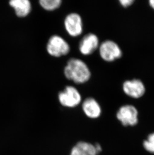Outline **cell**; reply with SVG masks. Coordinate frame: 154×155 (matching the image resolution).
<instances>
[{
  "mask_svg": "<svg viewBox=\"0 0 154 155\" xmlns=\"http://www.w3.org/2000/svg\"><path fill=\"white\" fill-rule=\"evenodd\" d=\"M64 74L68 80L78 84L88 82L91 78V72L87 64L76 58L69 59L64 68Z\"/></svg>",
  "mask_w": 154,
  "mask_h": 155,
  "instance_id": "obj_1",
  "label": "cell"
},
{
  "mask_svg": "<svg viewBox=\"0 0 154 155\" xmlns=\"http://www.w3.org/2000/svg\"><path fill=\"white\" fill-rule=\"evenodd\" d=\"M70 49L68 43L58 35L50 37L47 43V51L53 57L58 58L67 55L70 53Z\"/></svg>",
  "mask_w": 154,
  "mask_h": 155,
  "instance_id": "obj_2",
  "label": "cell"
},
{
  "mask_svg": "<svg viewBox=\"0 0 154 155\" xmlns=\"http://www.w3.org/2000/svg\"><path fill=\"white\" fill-rule=\"evenodd\" d=\"M58 96L60 104L67 108L76 107L82 102L81 94L74 86H66Z\"/></svg>",
  "mask_w": 154,
  "mask_h": 155,
  "instance_id": "obj_3",
  "label": "cell"
},
{
  "mask_svg": "<svg viewBox=\"0 0 154 155\" xmlns=\"http://www.w3.org/2000/svg\"><path fill=\"white\" fill-rule=\"evenodd\" d=\"M101 58L105 61L113 62L122 56V51L114 41L107 40L104 41L99 47Z\"/></svg>",
  "mask_w": 154,
  "mask_h": 155,
  "instance_id": "obj_4",
  "label": "cell"
},
{
  "mask_svg": "<svg viewBox=\"0 0 154 155\" xmlns=\"http://www.w3.org/2000/svg\"><path fill=\"white\" fill-rule=\"evenodd\" d=\"M116 117L124 127H134L138 123V111L133 105L126 104L118 110Z\"/></svg>",
  "mask_w": 154,
  "mask_h": 155,
  "instance_id": "obj_5",
  "label": "cell"
},
{
  "mask_svg": "<svg viewBox=\"0 0 154 155\" xmlns=\"http://www.w3.org/2000/svg\"><path fill=\"white\" fill-rule=\"evenodd\" d=\"M64 24L66 31L70 36L77 37L83 33V20L81 16L77 13L67 15L64 20Z\"/></svg>",
  "mask_w": 154,
  "mask_h": 155,
  "instance_id": "obj_6",
  "label": "cell"
},
{
  "mask_svg": "<svg viewBox=\"0 0 154 155\" xmlns=\"http://www.w3.org/2000/svg\"><path fill=\"white\" fill-rule=\"evenodd\" d=\"M100 45L98 37L90 33L82 38L79 45V50L83 55H90L99 49Z\"/></svg>",
  "mask_w": 154,
  "mask_h": 155,
  "instance_id": "obj_7",
  "label": "cell"
},
{
  "mask_svg": "<svg viewBox=\"0 0 154 155\" xmlns=\"http://www.w3.org/2000/svg\"><path fill=\"white\" fill-rule=\"evenodd\" d=\"M123 90L128 97L134 98H140L146 91L144 84L138 79L125 81L123 84Z\"/></svg>",
  "mask_w": 154,
  "mask_h": 155,
  "instance_id": "obj_8",
  "label": "cell"
},
{
  "mask_svg": "<svg viewBox=\"0 0 154 155\" xmlns=\"http://www.w3.org/2000/svg\"><path fill=\"white\" fill-rule=\"evenodd\" d=\"M82 107L85 114L90 119H98L102 114L101 105L93 97L86 98L82 103Z\"/></svg>",
  "mask_w": 154,
  "mask_h": 155,
  "instance_id": "obj_9",
  "label": "cell"
},
{
  "mask_svg": "<svg viewBox=\"0 0 154 155\" xmlns=\"http://www.w3.org/2000/svg\"><path fill=\"white\" fill-rule=\"evenodd\" d=\"M10 5L14 8L16 15L19 17H25L31 12V3L28 0H12Z\"/></svg>",
  "mask_w": 154,
  "mask_h": 155,
  "instance_id": "obj_10",
  "label": "cell"
},
{
  "mask_svg": "<svg viewBox=\"0 0 154 155\" xmlns=\"http://www.w3.org/2000/svg\"><path fill=\"white\" fill-rule=\"evenodd\" d=\"M85 155H98L95 145L84 141H80L75 145Z\"/></svg>",
  "mask_w": 154,
  "mask_h": 155,
  "instance_id": "obj_11",
  "label": "cell"
},
{
  "mask_svg": "<svg viewBox=\"0 0 154 155\" xmlns=\"http://www.w3.org/2000/svg\"><path fill=\"white\" fill-rule=\"evenodd\" d=\"M61 0H40V5L47 11H53L58 9L61 6Z\"/></svg>",
  "mask_w": 154,
  "mask_h": 155,
  "instance_id": "obj_12",
  "label": "cell"
},
{
  "mask_svg": "<svg viewBox=\"0 0 154 155\" xmlns=\"http://www.w3.org/2000/svg\"><path fill=\"white\" fill-rule=\"evenodd\" d=\"M143 146L146 151L154 154V133L148 135L147 139L144 140Z\"/></svg>",
  "mask_w": 154,
  "mask_h": 155,
  "instance_id": "obj_13",
  "label": "cell"
},
{
  "mask_svg": "<svg viewBox=\"0 0 154 155\" xmlns=\"http://www.w3.org/2000/svg\"><path fill=\"white\" fill-rule=\"evenodd\" d=\"M120 3L124 8H128L134 3L133 0H120Z\"/></svg>",
  "mask_w": 154,
  "mask_h": 155,
  "instance_id": "obj_14",
  "label": "cell"
},
{
  "mask_svg": "<svg viewBox=\"0 0 154 155\" xmlns=\"http://www.w3.org/2000/svg\"><path fill=\"white\" fill-rule=\"evenodd\" d=\"M70 155H85L82 152L80 151L78 147L75 146L72 149Z\"/></svg>",
  "mask_w": 154,
  "mask_h": 155,
  "instance_id": "obj_15",
  "label": "cell"
},
{
  "mask_svg": "<svg viewBox=\"0 0 154 155\" xmlns=\"http://www.w3.org/2000/svg\"><path fill=\"white\" fill-rule=\"evenodd\" d=\"M95 146L96 148V151H97L98 154H99L100 153H101L102 151V148L101 145H100L99 143H97L95 144Z\"/></svg>",
  "mask_w": 154,
  "mask_h": 155,
  "instance_id": "obj_16",
  "label": "cell"
},
{
  "mask_svg": "<svg viewBox=\"0 0 154 155\" xmlns=\"http://www.w3.org/2000/svg\"><path fill=\"white\" fill-rule=\"evenodd\" d=\"M149 5L150 7L154 10V0H150L149 1Z\"/></svg>",
  "mask_w": 154,
  "mask_h": 155,
  "instance_id": "obj_17",
  "label": "cell"
}]
</instances>
